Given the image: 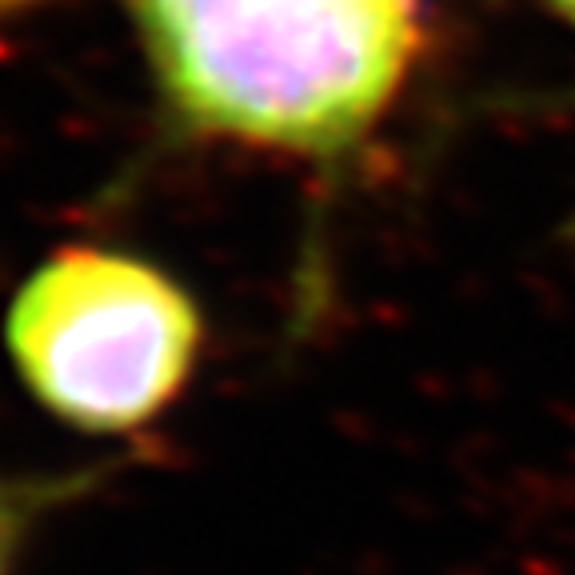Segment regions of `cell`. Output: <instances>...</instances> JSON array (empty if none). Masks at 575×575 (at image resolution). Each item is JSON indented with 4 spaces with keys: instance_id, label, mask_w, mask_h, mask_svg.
Returning a JSON list of instances; mask_svg holds the SVG:
<instances>
[{
    "instance_id": "4",
    "label": "cell",
    "mask_w": 575,
    "mask_h": 575,
    "mask_svg": "<svg viewBox=\"0 0 575 575\" xmlns=\"http://www.w3.org/2000/svg\"><path fill=\"white\" fill-rule=\"evenodd\" d=\"M539 4H544V9L575 37V0H539Z\"/></svg>"
},
{
    "instance_id": "1",
    "label": "cell",
    "mask_w": 575,
    "mask_h": 575,
    "mask_svg": "<svg viewBox=\"0 0 575 575\" xmlns=\"http://www.w3.org/2000/svg\"><path fill=\"white\" fill-rule=\"evenodd\" d=\"M164 117L272 157H356L412 84L424 0H117Z\"/></svg>"
},
{
    "instance_id": "2",
    "label": "cell",
    "mask_w": 575,
    "mask_h": 575,
    "mask_svg": "<svg viewBox=\"0 0 575 575\" xmlns=\"http://www.w3.org/2000/svg\"><path fill=\"white\" fill-rule=\"evenodd\" d=\"M4 347L49 416L92 436H129L189 387L204 316L152 260L69 244L40 260L9 300Z\"/></svg>"
},
{
    "instance_id": "3",
    "label": "cell",
    "mask_w": 575,
    "mask_h": 575,
    "mask_svg": "<svg viewBox=\"0 0 575 575\" xmlns=\"http://www.w3.org/2000/svg\"><path fill=\"white\" fill-rule=\"evenodd\" d=\"M92 480L100 476L92 472L84 476H4L0 472V575H17L32 532L60 504L84 496Z\"/></svg>"
}]
</instances>
